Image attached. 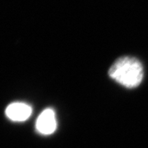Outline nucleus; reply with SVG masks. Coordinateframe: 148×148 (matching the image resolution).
<instances>
[{
  "label": "nucleus",
  "instance_id": "f03ea898",
  "mask_svg": "<svg viewBox=\"0 0 148 148\" xmlns=\"http://www.w3.org/2000/svg\"><path fill=\"white\" fill-rule=\"evenodd\" d=\"M57 128V120L53 109L48 108L41 112L36 123V129L42 135H50Z\"/></svg>",
  "mask_w": 148,
  "mask_h": 148
},
{
  "label": "nucleus",
  "instance_id": "f257e3e1",
  "mask_svg": "<svg viewBox=\"0 0 148 148\" xmlns=\"http://www.w3.org/2000/svg\"><path fill=\"white\" fill-rule=\"evenodd\" d=\"M109 76L124 87L135 88L143 79V66L138 58L123 56L118 58L110 68Z\"/></svg>",
  "mask_w": 148,
  "mask_h": 148
},
{
  "label": "nucleus",
  "instance_id": "7ed1b4c3",
  "mask_svg": "<svg viewBox=\"0 0 148 148\" xmlns=\"http://www.w3.org/2000/svg\"><path fill=\"white\" fill-rule=\"evenodd\" d=\"M6 116L13 122H24L27 120L32 114V107L23 102L12 103L6 108Z\"/></svg>",
  "mask_w": 148,
  "mask_h": 148
}]
</instances>
